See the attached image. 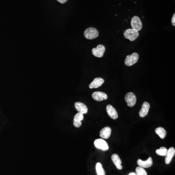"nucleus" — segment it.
<instances>
[{
	"label": "nucleus",
	"instance_id": "f257e3e1",
	"mask_svg": "<svg viewBox=\"0 0 175 175\" xmlns=\"http://www.w3.org/2000/svg\"><path fill=\"white\" fill-rule=\"evenodd\" d=\"M84 37L88 40H94L99 36V32L96 28L89 27L86 29L84 33Z\"/></svg>",
	"mask_w": 175,
	"mask_h": 175
},
{
	"label": "nucleus",
	"instance_id": "f03ea898",
	"mask_svg": "<svg viewBox=\"0 0 175 175\" xmlns=\"http://www.w3.org/2000/svg\"><path fill=\"white\" fill-rule=\"evenodd\" d=\"M123 35L125 38L128 39L131 41H133L139 37V32L136 30L131 28V29H127L124 32Z\"/></svg>",
	"mask_w": 175,
	"mask_h": 175
},
{
	"label": "nucleus",
	"instance_id": "7ed1b4c3",
	"mask_svg": "<svg viewBox=\"0 0 175 175\" xmlns=\"http://www.w3.org/2000/svg\"><path fill=\"white\" fill-rule=\"evenodd\" d=\"M139 58V56L137 53H134L130 55H127L125 59V65L127 66H132L138 62Z\"/></svg>",
	"mask_w": 175,
	"mask_h": 175
},
{
	"label": "nucleus",
	"instance_id": "20e7f679",
	"mask_svg": "<svg viewBox=\"0 0 175 175\" xmlns=\"http://www.w3.org/2000/svg\"><path fill=\"white\" fill-rule=\"evenodd\" d=\"M131 25L132 29H134L137 31H141L142 29L143 24L139 17L138 16H134L131 20Z\"/></svg>",
	"mask_w": 175,
	"mask_h": 175
},
{
	"label": "nucleus",
	"instance_id": "39448f33",
	"mask_svg": "<svg viewBox=\"0 0 175 175\" xmlns=\"http://www.w3.org/2000/svg\"><path fill=\"white\" fill-rule=\"evenodd\" d=\"M125 101L128 107H133L134 106L137 101L135 95L132 92H128L125 96Z\"/></svg>",
	"mask_w": 175,
	"mask_h": 175
},
{
	"label": "nucleus",
	"instance_id": "423d86ee",
	"mask_svg": "<svg viewBox=\"0 0 175 175\" xmlns=\"http://www.w3.org/2000/svg\"><path fill=\"white\" fill-rule=\"evenodd\" d=\"M105 48L103 45H99L97 46L96 48H94L91 50L93 55L97 58H100L103 57L105 52Z\"/></svg>",
	"mask_w": 175,
	"mask_h": 175
},
{
	"label": "nucleus",
	"instance_id": "0eeeda50",
	"mask_svg": "<svg viewBox=\"0 0 175 175\" xmlns=\"http://www.w3.org/2000/svg\"><path fill=\"white\" fill-rule=\"evenodd\" d=\"M96 148L103 150H107L109 149V146L107 142L103 139H98L95 140L94 142Z\"/></svg>",
	"mask_w": 175,
	"mask_h": 175
},
{
	"label": "nucleus",
	"instance_id": "6e6552de",
	"mask_svg": "<svg viewBox=\"0 0 175 175\" xmlns=\"http://www.w3.org/2000/svg\"><path fill=\"white\" fill-rule=\"evenodd\" d=\"M92 98L96 101H102L108 99L107 94L101 91H95L92 94Z\"/></svg>",
	"mask_w": 175,
	"mask_h": 175
},
{
	"label": "nucleus",
	"instance_id": "1a4fd4ad",
	"mask_svg": "<svg viewBox=\"0 0 175 175\" xmlns=\"http://www.w3.org/2000/svg\"><path fill=\"white\" fill-rule=\"evenodd\" d=\"M106 110H107L108 115L111 118L114 120L117 119L118 117V114L116 110L114 107H113L112 105H107Z\"/></svg>",
	"mask_w": 175,
	"mask_h": 175
},
{
	"label": "nucleus",
	"instance_id": "9d476101",
	"mask_svg": "<svg viewBox=\"0 0 175 175\" xmlns=\"http://www.w3.org/2000/svg\"><path fill=\"white\" fill-rule=\"evenodd\" d=\"M137 164L139 166L143 168H148L152 166V159L151 157H149L148 159L145 161H142L141 159H138L137 161Z\"/></svg>",
	"mask_w": 175,
	"mask_h": 175
},
{
	"label": "nucleus",
	"instance_id": "9b49d317",
	"mask_svg": "<svg viewBox=\"0 0 175 175\" xmlns=\"http://www.w3.org/2000/svg\"><path fill=\"white\" fill-rule=\"evenodd\" d=\"M104 83V80L101 77H97L95 78L94 80L91 82V83L89 85L90 89L93 88H98L100 87Z\"/></svg>",
	"mask_w": 175,
	"mask_h": 175
},
{
	"label": "nucleus",
	"instance_id": "f8f14e48",
	"mask_svg": "<svg viewBox=\"0 0 175 175\" xmlns=\"http://www.w3.org/2000/svg\"><path fill=\"white\" fill-rule=\"evenodd\" d=\"M150 104L148 102H144L141 106V109L139 112V115L141 117L143 118L147 115L150 109Z\"/></svg>",
	"mask_w": 175,
	"mask_h": 175
},
{
	"label": "nucleus",
	"instance_id": "ddd939ff",
	"mask_svg": "<svg viewBox=\"0 0 175 175\" xmlns=\"http://www.w3.org/2000/svg\"><path fill=\"white\" fill-rule=\"evenodd\" d=\"M112 133V129L109 127H106L102 128L100 132V136L103 139H107L109 138Z\"/></svg>",
	"mask_w": 175,
	"mask_h": 175
},
{
	"label": "nucleus",
	"instance_id": "4468645a",
	"mask_svg": "<svg viewBox=\"0 0 175 175\" xmlns=\"http://www.w3.org/2000/svg\"><path fill=\"white\" fill-rule=\"evenodd\" d=\"M74 107L79 112L83 114H86L88 111L86 105L81 102H76V103L74 104Z\"/></svg>",
	"mask_w": 175,
	"mask_h": 175
},
{
	"label": "nucleus",
	"instance_id": "2eb2a0df",
	"mask_svg": "<svg viewBox=\"0 0 175 175\" xmlns=\"http://www.w3.org/2000/svg\"><path fill=\"white\" fill-rule=\"evenodd\" d=\"M84 119V115L81 113H77L74 117L73 125L76 127H80L82 125L81 121Z\"/></svg>",
	"mask_w": 175,
	"mask_h": 175
},
{
	"label": "nucleus",
	"instance_id": "dca6fc26",
	"mask_svg": "<svg viewBox=\"0 0 175 175\" xmlns=\"http://www.w3.org/2000/svg\"><path fill=\"white\" fill-rule=\"evenodd\" d=\"M175 154V149L173 147L169 148V149L167 150L166 155L165 162L166 164H169L171 162L172 159Z\"/></svg>",
	"mask_w": 175,
	"mask_h": 175
},
{
	"label": "nucleus",
	"instance_id": "f3484780",
	"mask_svg": "<svg viewBox=\"0 0 175 175\" xmlns=\"http://www.w3.org/2000/svg\"><path fill=\"white\" fill-rule=\"evenodd\" d=\"M112 159L113 162L115 164V166H116V168L118 169L121 170L122 169L123 167L121 165V159L120 157L117 154H113L112 156Z\"/></svg>",
	"mask_w": 175,
	"mask_h": 175
},
{
	"label": "nucleus",
	"instance_id": "a211bd4d",
	"mask_svg": "<svg viewBox=\"0 0 175 175\" xmlns=\"http://www.w3.org/2000/svg\"><path fill=\"white\" fill-rule=\"evenodd\" d=\"M155 132L162 139H164L166 136V131L163 127H159L156 128Z\"/></svg>",
	"mask_w": 175,
	"mask_h": 175
},
{
	"label": "nucleus",
	"instance_id": "6ab92c4d",
	"mask_svg": "<svg viewBox=\"0 0 175 175\" xmlns=\"http://www.w3.org/2000/svg\"><path fill=\"white\" fill-rule=\"evenodd\" d=\"M96 170L97 175H105V172L102 167V164L99 162L96 165Z\"/></svg>",
	"mask_w": 175,
	"mask_h": 175
},
{
	"label": "nucleus",
	"instance_id": "aec40b11",
	"mask_svg": "<svg viewBox=\"0 0 175 175\" xmlns=\"http://www.w3.org/2000/svg\"><path fill=\"white\" fill-rule=\"evenodd\" d=\"M167 152V149L164 147H161L159 149L156 150V153L159 156H166Z\"/></svg>",
	"mask_w": 175,
	"mask_h": 175
},
{
	"label": "nucleus",
	"instance_id": "412c9836",
	"mask_svg": "<svg viewBox=\"0 0 175 175\" xmlns=\"http://www.w3.org/2000/svg\"><path fill=\"white\" fill-rule=\"evenodd\" d=\"M136 175H148L146 171L141 167L138 166L136 168Z\"/></svg>",
	"mask_w": 175,
	"mask_h": 175
},
{
	"label": "nucleus",
	"instance_id": "4be33fe9",
	"mask_svg": "<svg viewBox=\"0 0 175 175\" xmlns=\"http://www.w3.org/2000/svg\"><path fill=\"white\" fill-rule=\"evenodd\" d=\"M172 25L175 27V14H174L173 15V17L172 18Z\"/></svg>",
	"mask_w": 175,
	"mask_h": 175
},
{
	"label": "nucleus",
	"instance_id": "5701e85b",
	"mask_svg": "<svg viewBox=\"0 0 175 175\" xmlns=\"http://www.w3.org/2000/svg\"><path fill=\"white\" fill-rule=\"evenodd\" d=\"M57 1L60 2L61 4H64L68 1V0H57Z\"/></svg>",
	"mask_w": 175,
	"mask_h": 175
},
{
	"label": "nucleus",
	"instance_id": "b1692460",
	"mask_svg": "<svg viewBox=\"0 0 175 175\" xmlns=\"http://www.w3.org/2000/svg\"><path fill=\"white\" fill-rule=\"evenodd\" d=\"M129 175H136V173H133V172H132V173H130Z\"/></svg>",
	"mask_w": 175,
	"mask_h": 175
}]
</instances>
